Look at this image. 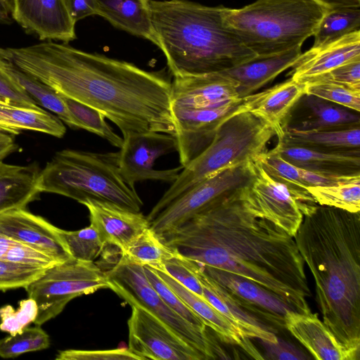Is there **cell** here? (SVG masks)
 <instances>
[{
	"instance_id": "6da1fadb",
	"label": "cell",
	"mask_w": 360,
	"mask_h": 360,
	"mask_svg": "<svg viewBox=\"0 0 360 360\" xmlns=\"http://www.w3.org/2000/svg\"><path fill=\"white\" fill-rule=\"evenodd\" d=\"M239 190L160 238L181 256L256 283L290 309L309 313L304 262L292 236L248 211Z\"/></svg>"
},
{
	"instance_id": "7a4b0ae2",
	"label": "cell",
	"mask_w": 360,
	"mask_h": 360,
	"mask_svg": "<svg viewBox=\"0 0 360 360\" xmlns=\"http://www.w3.org/2000/svg\"><path fill=\"white\" fill-rule=\"evenodd\" d=\"M5 50L4 60L58 94L96 109L122 138L150 131L174 136L172 80L164 70L148 71L52 41Z\"/></svg>"
},
{
	"instance_id": "3957f363",
	"label": "cell",
	"mask_w": 360,
	"mask_h": 360,
	"mask_svg": "<svg viewBox=\"0 0 360 360\" xmlns=\"http://www.w3.org/2000/svg\"><path fill=\"white\" fill-rule=\"evenodd\" d=\"M314 278L323 322L360 349V213L318 205L293 236Z\"/></svg>"
},
{
	"instance_id": "277c9868",
	"label": "cell",
	"mask_w": 360,
	"mask_h": 360,
	"mask_svg": "<svg viewBox=\"0 0 360 360\" xmlns=\"http://www.w3.org/2000/svg\"><path fill=\"white\" fill-rule=\"evenodd\" d=\"M149 8L158 47L173 77L221 72L257 57L224 24L223 6L149 0Z\"/></svg>"
},
{
	"instance_id": "5b68a950",
	"label": "cell",
	"mask_w": 360,
	"mask_h": 360,
	"mask_svg": "<svg viewBox=\"0 0 360 360\" xmlns=\"http://www.w3.org/2000/svg\"><path fill=\"white\" fill-rule=\"evenodd\" d=\"M327 10L313 0H256L241 8L223 6L221 14L247 48L266 56L302 46Z\"/></svg>"
},
{
	"instance_id": "8992f818",
	"label": "cell",
	"mask_w": 360,
	"mask_h": 360,
	"mask_svg": "<svg viewBox=\"0 0 360 360\" xmlns=\"http://www.w3.org/2000/svg\"><path fill=\"white\" fill-rule=\"evenodd\" d=\"M118 157V152L60 150L40 171L38 188L79 203L92 198L140 212L143 202L122 176Z\"/></svg>"
},
{
	"instance_id": "52a82bcc",
	"label": "cell",
	"mask_w": 360,
	"mask_h": 360,
	"mask_svg": "<svg viewBox=\"0 0 360 360\" xmlns=\"http://www.w3.org/2000/svg\"><path fill=\"white\" fill-rule=\"evenodd\" d=\"M276 133L255 115L237 111L218 127L210 143L187 165L146 216L149 223L182 193L228 168L254 162Z\"/></svg>"
},
{
	"instance_id": "ba28073f",
	"label": "cell",
	"mask_w": 360,
	"mask_h": 360,
	"mask_svg": "<svg viewBox=\"0 0 360 360\" xmlns=\"http://www.w3.org/2000/svg\"><path fill=\"white\" fill-rule=\"evenodd\" d=\"M105 272L110 290L129 305L138 304L149 310L198 351L205 360L229 359L207 329L192 325L167 305L149 283L143 266L121 255L115 264Z\"/></svg>"
},
{
	"instance_id": "9c48e42d",
	"label": "cell",
	"mask_w": 360,
	"mask_h": 360,
	"mask_svg": "<svg viewBox=\"0 0 360 360\" xmlns=\"http://www.w3.org/2000/svg\"><path fill=\"white\" fill-rule=\"evenodd\" d=\"M103 288H109L105 272L94 262L73 258L46 269L25 288L38 307L36 326L58 316L72 299Z\"/></svg>"
},
{
	"instance_id": "30bf717a",
	"label": "cell",
	"mask_w": 360,
	"mask_h": 360,
	"mask_svg": "<svg viewBox=\"0 0 360 360\" xmlns=\"http://www.w3.org/2000/svg\"><path fill=\"white\" fill-rule=\"evenodd\" d=\"M250 180L239 190L244 207L294 236L304 215L319 205L310 193L297 191L272 178L257 160Z\"/></svg>"
},
{
	"instance_id": "8fae6325",
	"label": "cell",
	"mask_w": 360,
	"mask_h": 360,
	"mask_svg": "<svg viewBox=\"0 0 360 360\" xmlns=\"http://www.w3.org/2000/svg\"><path fill=\"white\" fill-rule=\"evenodd\" d=\"M254 162L228 168L193 186L162 210L150 222V227L160 236L213 202L238 191L252 178Z\"/></svg>"
},
{
	"instance_id": "7c38bea8",
	"label": "cell",
	"mask_w": 360,
	"mask_h": 360,
	"mask_svg": "<svg viewBox=\"0 0 360 360\" xmlns=\"http://www.w3.org/2000/svg\"><path fill=\"white\" fill-rule=\"evenodd\" d=\"M130 306L128 349L141 360H205L149 310L138 304Z\"/></svg>"
},
{
	"instance_id": "4fadbf2b",
	"label": "cell",
	"mask_w": 360,
	"mask_h": 360,
	"mask_svg": "<svg viewBox=\"0 0 360 360\" xmlns=\"http://www.w3.org/2000/svg\"><path fill=\"white\" fill-rule=\"evenodd\" d=\"M176 150V141L172 134L150 131L127 136L118 151L120 174L132 188L136 182L146 180L172 184L184 167L158 170L154 169V165L160 157Z\"/></svg>"
},
{
	"instance_id": "5bb4252c",
	"label": "cell",
	"mask_w": 360,
	"mask_h": 360,
	"mask_svg": "<svg viewBox=\"0 0 360 360\" xmlns=\"http://www.w3.org/2000/svg\"><path fill=\"white\" fill-rule=\"evenodd\" d=\"M200 267L238 305L263 323L265 322L272 332L285 328V316L290 309L270 292L243 276L221 269Z\"/></svg>"
},
{
	"instance_id": "9a60e30c",
	"label": "cell",
	"mask_w": 360,
	"mask_h": 360,
	"mask_svg": "<svg viewBox=\"0 0 360 360\" xmlns=\"http://www.w3.org/2000/svg\"><path fill=\"white\" fill-rule=\"evenodd\" d=\"M12 18L40 40L69 42L77 38L76 22L63 0H10Z\"/></svg>"
},
{
	"instance_id": "2e32d148",
	"label": "cell",
	"mask_w": 360,
	"mask_h": 360,
	"mask_svg": "<svg viewBox=\"0 0 360 360\" xmlns=\"http://www.w3.org/2000/svg\"><path fill=\"white\" fill-rule=\"evenodd\" d=\"M173 78L171 111L214 108L241 99L237 83L221 72Z\"/></svg>"
},
{
	"instance_id": "e0dca14e",
	"label": "cell",
	"mask_w": 360,
	"mask_h": 360,
	"mask_svg": "<svg viewBox=\"0 0 360 360\" xmlns=\"http://www.w3.org/2000/svg\"><path fill=\"white\" fill-rule=\"evenodd\" d=\"M58 228L25 209L0 214V232L15 241L42 251L58 262L72 259Z\"/></svg>"
},
{
	"instance_id": "ac0fdd59",
	"label": "cell",
	"mask_w": 360,
	"mask_h": 360,
	"mask_svg": "<svg viewBox=\"0 0 360 360\" xmlns=\"http://www.w3.org/2000/svg\"><path fill=\"white\" fill-rule=\"evenodd\" d=\"M89 212L90 224L101 234L106 245L125 252L129 245L150 223L141 212H134L114 203L92 198L81 202Z\"/></svg>"
},
{
	"instance_id": "d6986e66",
	"label": "cell",
	"mask_w": 360,
	"mask_h": 360,
	"mask_svg": "<svg viewBox=\"0 0 360 360\" xmlns=\"http://www.w3.org/2000/svg\"><path fill=\"white\" fill-rule=\"evenodd\" d=\"M285 327L319 360H358L359 352L341 343L317 314L288 310Z\"/></svg>"
},
{
	"instance_id": "ffe728a7",
	"label": "cell",
	"mask_w": 360,
	"mask_h": 360,
	"mask_svg": "<svg viewBox=\"0 0 360 360\" xmlns=\"http://www.w3.org/2000/svg\"><path fill=\"white\" fill-rule=\"evenodd\" d=\"M305 94V84L291 77L263 90L250 94L241 100L240 111L249 112L269 124L279 138L289 115Z\"/></svg>"
},
{
	"instance_id": "44dd1931",
	"label": "cell",
	"mask_w": 360,
	"mask_h": 360,
	"mask_svg": "<svg viewBox=\"0 0 360 360\" xmlns=\"http://www.w3.org/2000/svg\"><path fill=\"white\" fill-rule=\"evenodd\" d=\"M273 149L291 164L315 173L334 176H360L359 148L329 151L278 142Z\"/></svg>"
},
{
	"instance_id": "7402d4cb",
	"label": "cell",
	"mask_w": 360,
	"mask_h": 360,
	"mask_svg": "<svg viewBox=\"0 0 360 360\" xmlns=\"http://www.w3.org/2000/svg\"><path fill=\"white\" fill-rule=\"evenodd\" d=\"M360 58V31L349 34L324 46L302 53L290 72L294 80L305 82L334 68Z\"/></svg>"
},
{
	"instance_id": "603a6c76",
	"label": "cell",
	"mask_w": 360,
	"mask_h": 360,
	"mask_svg": "<svg viewBox=\"0 0 360 360\" xmlns=\"http://www.w3.org/2000/svg\"><path fill=\"white\" fill-rule=\"evenodd\" d=\"M155 271L184 303L202 319L205 325L217 334L222 342L239 347L254 359H264V356L252 343L250 338L244 336L205 298L187 289L165 272L156 269Z\"/></svg>"
},
{
	"instance_id": "cb8c5ba5",
	"label": "cell",
	"mask_w": 360,
	"mask_h": 360,
	"mask_svg": "<svg viewBox=\"0 0 360 360\" xmlns=\"http://www.w3.org/2000/svg\"><path fill=\"white\" fill-rule=\"evenodd\" d=\"M302 53L301 46H297L274 55L257 56L221 72L237 83L238 97L243 98L292 68Z\"/></svg>"
},
{
	"instance_id": "d4e9b609",
	"label": "cell",
	"mask_w": 360,
	"mask_h": 360,
	"mask_svg": "<svg viewBox=\"0 0 360 360\" xmlns=\"http://www.w3.org/2000/svg\"><path fill=\"white\" fill-rule=\"evenodd\" d=\"M197 276L201 284L205 299L240 332L248 338L276 342L278 337L256 317L243 309L212 278L195 263Z\"/></svg>"
},
{
	"instance_id": "484cf974",
	"label": "cell",
	"mask_w": 360,
	"mask_h": 360,
	"mask_svg": "<svg viewBox=\"0 0 360 360\" xmlns=\"http://www.w3.org/2000/svg\"><path fill=\"white\" fill-rule=\"evenodd\" d=\"M40 170L34 164L15 165L0 160V214L25 209L41 193Z\"/></svg>"
},
{
	"instance_id": "4316f807",
	"label": "cell",
	"mask_w": 360,
	"mask_h": 360,
	"mask_svg": "<svg viewBox=\"0 0 360 360\" xmlns=\"http://www.w3.org/2000/svg\"><path fill=\"white\" fill-rule=\"evenodd\" d=\"M98 15L112 26L149 40L158 46L149 0H97Z\"/></svg>"
},
{
	"instance_id": "83f0119b",
	"label": "cell",
	"mask_w": 360,
	"mask_h": 360,
	"mask_svg": "<svg viewBox=\"0 0 360 360\" xmlns=\"http://www.w3.org/2000/svg\"><path fill=\"white\" fill-rule=\"evenodd\" d=\"M305 116L292 127L300 130H338L359 127V112L317 96L304 94L297 101Z\"/></svg>"
},
{
	"instance_id": "f1b7e54d",
	"label": "cell",
	"mask_w": 360,
	"mask_h": 360,
	"mask_svg": "<svg viewBox=\"0 0 360 360\" xmlns=\"http://www.w3.org/2000/svg\"><path fill=\"white\" fill-rule=\"evenodd\" d=\"M278 142L329 151L359 148L360 129L300 130L285 127Z\"/></svg>"
},
{
	"instance_id": "f546056e",
	"label": "cell",
	"mask_w": 360,
	"mask_h": 360,
	"mask_svg": "<svg viewBox=\"0 0 360 360\" xmlns=\"http://www.w3.org/2000/svg\"><path fill=\"white\" fill-rule=\"evenodd\" d=\"M0 65L40 107L52 112L70 127L79 129L60 94L8 60L0 58Z\"/></svg>"
},
{
	"instance_id": "4dcf8cb0",
	"label": "cell",
	"mask_w": 360,
	"mask_h": 360,
	"mask_svg": "<svg viewBox=\"0 0 360 360\" xmlns=\"http://www.w3.org/2000/svg\"><path fill=\"white\" fill-rule=\"evenodd\" d=\"M0 115L6 122L20 131L32 130L57 138H62L66 131L63 122L56 115L43 109L34 110L5 104L0 105Z\"/></svg>"
},
{
	"instance_id": "1f68e13d",
	"label": "cell",
	"mask_w": 360,
	"mask_h": 360,
	"mask_svg": "<svg viewBox=\"0 0 360 360\" xmlns=\"http://www.w3.org/2000/svg\"><path fill=\"white\" fill-rule=\"evenodd\" d=\"M356 31H360V7L328 8L313 34L311 47L324 46Z\"/></svg>"
},
{
	"instance_id": "d6a6232c",
	"label": "cell",
	"mask_w": 360,
	"mask_h": 360,
	"mask_svg": "<svg viewBox=\"0 0 360 360\" xmlns=\"http://www.w3.org/2000/svg\"><path fill=\"white\" fill-rule=\"evenodd\" d=\"M306 189L320 205L350 212L360 211V176L331 185L309 186Z\"/></svg>"
},
{
	"instance_id": "836d02e7",
	"label": "cell",
	"mask_w": 360,
	"mask_h": 360,
	"mask_svg": "<svg viewBox=\"0 0 360 360\" xmlns=\"http://www.w3.org/2000/svg\"><path fill=\"white\" fill-rule=\"evenodd\" d=\"M175 253L149 226L120 255L141 266L162 270L163 262L173 257Z\"/></svg>"
},
{
	"instance_id": "e575fe53",
	"label": "cell",
	"mask_w": 360,
	"mask_h": 360,
	"mask_svg": "<svg viewBox=\"0 0 360 360\" xmlns=\"http://www.w3.org/2000/svg\"><path fill=\"white\" fill-rule=\"evenodd\" d=\"M58 232L72 258L84 262H94L107 245L98 230L90 224L77 231L59 229Z\"/></svg>"
},
{
	"instance_id": "d590c367",
	"label": "cell",
	"mask_w": 360,
	"mask_h": 360,
	"mask_svg": "<svg viewBox=\"0 0 360 360\" xmlns=\"http://www.w3.org/2000/svg\"><path fill=\"white\" fill-rule=\"evenodd\" d=\"M62 96L71 115L78 123L79 129L96 134L116 148L122 147L123 138L113 131L101 112L82 103Z\"/></svg>"
},
{
	"instance_id": "8d00e7d4",
	"label": "cell",
	"mask_w": 360,
	"mask_h": 360,
	"mask_svg": "<svg viewBox=\"0 0 360 360\" xmlns=\"http://www.w3.org/2000/svg\"><path fill=\"white\" fill-rule=\"evenodd\" d=\"M49 345V336L40 326H27L20 333L0 340V356L14 358L27 352L46 349Z\"/></svg>"
},
{
	"instance_id": "74e56055",
	"label": "cell",
	"mask_w": 360,
	"mask_h": 360,
	"mask_svg": "<svg viewBox=\"0 0 360 360\" xmlns=\"http://www.w3.org/2000/svg\"><path fill=\"white\" fill-rule=\"evenodd\" d=\"M304 83L306 94L317 96L359 112L360 90L321 79Z\"/></svg>"
},
{
	"instance_id": "f35d334b",
	"label": "cell",
	"mask_w": 360,
	"mask_h": 360,
	"mask_svg": "<svg viewBox=\"0 0 360 360\" xmlns=\"http://www.w3.org/2000/svg\"><path fill=\"white\" fill-rule=\"evenodd\" d=\"M143 271L152 287L169 307L192 325L203 330L208 328L202 319L159 276L155 269L144 266Z\"/></svg>"
},
{
	"instance_id": "ab89813d",
	"label": "cell",
	"mask_w": 360,
	"mask_h": 360,
	"mask_svg": "<svg viewBox=\"0 0 360 360\" xmlns=\"http://www.w3.org/2000/svg\"><path fill=\"white\" fill-rule=\"evenodd\" d=\"M37 314V304L30 297L20 301L18 309L6 304L0 308V330L11 335L20 333L34 322Z\"/></svg>"
},
{
	"instance_id": "60d3db41",
	"label": "cell",
	"mask_w": 360,
	"mask_h": 360,
	"mask_svg": "<svg viewBox=\"0 0 360 360\" xmlns=\"http://www.w3.org/2000/svg\"><path fill=\"white\" fill-rule=\"evenodd\" d=\"M46 269L0 259V290L25 288Z\"/></svg>"
},
{
	"instance_id": "b9f144b4",
	"label": "cell",
	"mask_w": 360,
	"mask_h": 360,
	"mask_svg": "<svg viewBox=\"0 0 360 360\" xmlns=\"http://www.w3.org/2000/svg\"><path fill=\"white\" fill-rule=\"evenodd\" d=\"M160 271L167 274L197 295L205 298L201 284L197 276L194 262L176 252L173 257L163 262L162 269Z\"/></svg>"
},
{
	"instance_id": "7bdbcfd3",
	"label": "cell",
	"mask_w": 360,
	"mask_h": 360,
	"mask_svg": "<svg viewBox=\"0 0 360 360\" xmlns=\"http://www.w3.org/2000/svg\"><path fill=\"white\" fill-rule=\"evenodd\" d=\"M56 360H141L128 347L109 349H75L59 351Z\"/></svg>"
},
{
	"instance_id": "ee69618b",
	"label": "cell",
	"mask_w": 360,
	"mask_h": 360,
	"mask_svg": "<svg viewBox=\"0 0 360 360\" xmlns=\"http://www.w3.org/2000/svg\"><path fill=\"white\" fill-rule=\"evenodd\" d=\"M4 259L44 269L59 263L42 251L17 241L11 245Z\"/></svg>"
},
{
	"instance_id": "f6af8a7d",
	"label": "cell",
	"mask_w": 360,
	"mask_h": 360,
	"mask_svg": "<svg viewBox=\"0 0 360 360\" xmlns=\"http://www.w3.org/2000/svg\"><path fill=\"white\" fill-rule=\"evenodd\" d=\"M0 98L6 103L20 108L42 109L0 65Z\"/></svg>"
},
{
	"instance_id": "bcb514c9",
	"label": "cell",
	"mask_w": 360,
	"mask_h": 360,
	"mask_svg": "<svg viewBox=\"0 0 360 360\" xmlns=\"http://www.w3.org/2000/svg\"><path fill=\"white\" fill-rule=\"evenodd\" d=\"M316 79L329 80L360 90V58L345 63L312 79Z\"/></svg>"
},
{
	"instance_id": "7dc6e473",
	"label": "cell",
	"mask_w": 360,
	"mask_h": 360,
	"mask_svg": "<svg viewBox=\"0 0 360 360\" xmlns=\"http://www.w3.org/2000/svg\"><path fill=\"white\" fill-rule=\"evenodd\" d=\"M266 350L265 359L274 360H304V354L293 345L278 338L276 342L260 340Z\"/></svg>"
},
{
	"instance_id": "c3c4849f",
	"label": "cell",
	"mask_w": 360,
	"mask_h": 360,
	"mask_svg": "<svg viewBox=\"0 0 360 360\" xmlns=\"http://www.w3.org/2000/svg\"><path fill=\"white\" fill-rule=\"evenodd\" d=\"M72 20L77 22L86 17L98 15L97 0H63Z\"/></svg>"
},
{
	"instance_id": "681fc988",
	"label": "cell",
	"mask_w": 360,
	"mask_h": 360,
	"mask_svg": "<svg viewBox=\"0 0 360 360\" xmlns=\"http://www.w3.org/2000/svg\"><path fill=\"white\" fill-rule=\"evenodd\" d=\"M17 148L11 134L0 131V160L15 151Z\"/></svg>"
},
{
	"instance_id": "f907efd6",
	"label": "cell",
	"mask_w": 360,
	"mask_h": 360,
	"mask_svg": "<svg viewBox=\"0 0 360 360\" xmlns=\"http://www.w3.org/2000/svg\"><path fill=\"white\" fill-rule=\"evenodd\" d=\"M328 9L340 7H360V0H313Z\"/></svg>"
},
{
	"instance_id": "816d5d0a",
	"label": "cell",
	"mask_w": 360,
	"mask_h": 360,
	"mask_svg": "<svg viewBox=\"0 0 360 360\" xmlns=\"http://www.w3.org/2000/svg\"><path fill=\"white\" fill-rule=\"evenodd\" d=\"M10 13H11L10 0H0V23H9Z\"/></svg>"
},
{
	"instance_id": "f5cc1de1",
	"label": "cell",
	"mask_w": 360,
	"mask_h": 360,
	"mask_svg": "<svg viewBox=\"0 0 360 360\" xmlns=\"http://www.w3.org/2000/svg\"><path fill=\"white\" fill-rule=\"evenodd\" d=\"M15 240L0 232V259H4Z\"/></svg>"
},
{
	"instance_id": "db71d44e",
	"label": "cell",
	"mask_w": 360,
	"mask_h": 360,
	"mask_svg": "<svg viewBox=\"0 0 360 360\" xmlns=\"http://www.w3.org/2000/svg\"><path fill=\"white\" fill-rule=\"evenodd\" d=\"M3 53V49L2 48H0V55H1Z\"/></svg>"
}]
</instances>
